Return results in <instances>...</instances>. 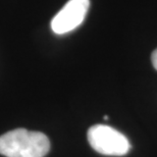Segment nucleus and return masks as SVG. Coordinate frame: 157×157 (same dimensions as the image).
I'll return each instance as SVG.
<instances>
[{
	"label": "nucleus",
	"mask_w": 157,
	"mask_h": 157,
	"mask_svg": "<svg viewBox=\"0 0 157 157\" xmlns=\"http://www.w3.org/2000/svg\"><path fill=\"white\" fill-rule=\"evenodd\" d=\"M108 117H107V115H105V117H104V119H105V121H108Z\"/></svg>",
	"instance_id": "obj_5"
},
{
	"label": "nucleus",
	"mask_w": 157,
	"mask_h": 157,
	"mask_svg": "<svg viewBox=\"0 0 157 157\" xmlns=\"http://www.w3.org/2000/svg\"><path fill=\"white\" fill-rule=\"evenodd\" d=\"M151 61H152V64H153V67H154V68H155V70H157V48L152 53Z\"/></svg>",
	"instance_id": "obj_4"
},
{
	"label": "nucleus",
	"mask_w": 157,
	"mask_h": 157,
	"mask_svg": "<svg viewBox=\"0 0 157 157\" xmlns=\"http://www.w3.org/2000/svg\"><path fill=\"white\" fill-rule=\"evenodd\" d=\"M90 7V0H68L51 21V29L57 35L76 30L83 23Z\"/></svg>",
	"instance_id": "obj_3"
},
{
	"label": "nucleus",
	"mask_w": 157,
	"mask_h": 157,
	"mask_svg": "<svg viewBox=\"0 0 157 157\" xmlns=\"http://www.w3.org/2000/svg\"><path fill=\"white\" fill-rule=\"evenodd\" d=\"M88 141L102 155L122 156L130 151L131 144L124 135L105 124H95L88 131Z\"/></svg>",
	"instance_id": "obj_2"
},
{
	"label": "nucleus",
	"mask_w": 157,
	"mask_h": 157,
	"mask_svg": "<svg viewBox=\"0 0 157 157\" xmlns=\"http://www.w3.org/2000/svg\"><path fill=\"white\" fill-rule=\"evenodd\" d=\"M50 150L45 134L15 128L0 136V154L5 157H44Z\"/></svg>",
	"instance_id": "obj_1"
}]
</instances>
